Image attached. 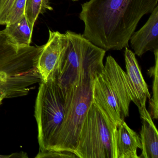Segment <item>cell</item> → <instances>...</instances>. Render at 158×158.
I'll return each mask as SVG.
<instances>
[{
	"mask_svg": "<svg viewBox=\"0 0 158 158\" xmlns=\"http://www.w3.org/2000/svg\"><path fill=\"white\" fill-rule=\"evenodd\" d=\"M158 0H89L81 5L83 35L105 51L121 50L143 16L151 13Z\"/></svg>",
	"mask_w": 158,
	"mask_h": 158,
	"instance_id": "cell-1",
	"label": "cell"
},
{
	"mask_svg": "<svg viewBox=\"0 0 158 158\" xmlns=\"http://www.w3.org/2000/svg\"><path fill=\"white\" fill-rule=\"evenodd\" d=\"M42 47H20L0 31V77L8 87V98L25 96L41 82L37 69Z\"/></svg>",
	"mask_w": 158,
	"mask_h": 158,
	"instance_id": "cell-2",
	"label": "cell"
},
{
	"mask_svg": "<svg viewBox=\"0 0 158 158\" xmlns=\"http://www.w3.org/2000/svg\"><path fill=\"white\" fill-rule=\"evenodd\" d=\"M65 34L66 47L56 78L63 89L97 77L104 69L106 52L81 34L69 30Z\"/></svg>",
	"mask_w": 158,
	"mask_h": 158,
	"instance_id": "cell-3",
	"label": "cell"
},
{
	"mask_svg": "<svg viewBox=\"0 0 158 158\" xmlns=\"http://www.w3.org/2000/svg\"><path fill=\"white\" fill-rule=\"evenodd\" d=\"M92 97V102L116 126L129 116L133 97L126 73L111 55L94 80Z\"/></svg>",
	"mask_w": 158,
	"mask_h": 158,
	"instance_id": "cell-4",
	"label": "cell"
},
{
	"mask_svg": "<svg viewBox=\"0 0 158 158\" xmlns=\"http://www.w3.org/2000/svg\"><path fill=\"white\" fill-rule=\"evenodd\" d=\"M95 78H88L66 89H62L65 97L63 121L50 149L40 158L52 152L75 154L83 123L92 102V86Z\"/></svg>",
	"mask_w": 158,
	"mask_h": 158,
	"instance_id": "cell-5",
	"label": "cell"
},
{
	"mask_svg": "<svg viewBox=\"0 0 158 158\" xmlns=\"http://www.w3.org/2000/svg\"><path fill=\"white\" fill-rule=\"evenodd\" d=\"M64 103V91L56 80L40 82L35 108L40 147L36 158L50 149L63 121Z\"/></svg>",
	"mask_w": 158,
	"mask_h": 158,
	"instance_id": "cell-6",
	"label": "cell"
},
{
	"mask_svg": "<svg viewBox=\"0 0 158 158\" xmlns=\"http://www.w3.org/2000/svg\"><path fill=\"white\" fill-rule=\"evenodd\" d=\"M115 127L92 102L83 123L75 154L79 158H116Z\"/></svg>",
	"mask_w": 158,
	"mask_h": 158,
	"instance_id": "cell-7",
	"label": "cell"
},
{
	"mask_svg": "<svg viewBox=\"0 0 158 158\" xmlns=\"http://www.w3.org/2000/svg\"><path fill=\"white\" fill-rule=\"evenodd\" d=\"M66 45L65 34L49 30L48 40L42 46L38 60L41 82L56 80Z\"/></svg>",
	"mask_w": 158,
	"mask_h": 158,
	"instance_id": "cell-8",
	"label": "cell"
},
{
	"mask_svg": "<svg viewBox=\"0 0 158 158\" xmlns=\"http://www.w3.org/2000/svg\"><path fill=\"white\" fill-rule=\"evenodd\" d=\"M125 48L126 73L133 95V102L137 106L139 110L146 109L147 99H150L151 98L148 85L142 76L135 53L127 47Z\"/></svg>",
	"mask_w": 158,
	"mask_h": 158,
	"instance_id": "cell-9",
	"label": "cell"
},
{
	"mask_svg": "<svg viewBox=\"0 0 158 158\" xmlns=\"http://www.w3.org/2000/svg\"><path fill=\"white\" fill-rule=\"evenodd\" d=\"M129 41L134 53L141 57L147 52L158 49V5L144 26L134 32Z\"/></svg>",
	"mask_w": 158,
	"mask_h": 158,
	"instance_id": "cell-10",
	"label": "cell"
},
{
	"mask_svg": "<svg viewBox=\"0 0 158 158\" xmlns=\"http://www.w3.org/2000/svg\"><path fill=\"white\" fill-rule=\"evenodd\" d=\"M114 142L116 158H139L137 149H141L140 137L124 121L115 127Z\"/></svg>",
	"mask_w": 158,
	"mask_h": 158,
	"instance_id": "cell-11",
	"label": "cell"
},
{
	"mask_svg": "<svg viewBox=\"0 0 158 158\" xmlns=\"http://www.w3.org/2000/svg\"><path fill=\"white\" fill-rule=\"evenodd\" d=\"M142 126L140 131L141 143L139 158H158V132L147 109L139 110Z\"/></svg>",
	"mask_w": 158,
	"mask_h": 158,
	"instance_id": "cell-12",
	"label": "cell"
},
{
	"mask_svg": "<svg viewBox=\"0 0 158 158\" xmlns=\"http://www.w3.org/2000/svg\"><path fill=\"white\" fill-rule=\"evenodd\" d=\"M33 28L25 15L15 23L6 24L3 30L7 36L15 44L20 47L30 46Z\"/></svg>",
	"mask_w": 158,
	"mask_h": 158,
	"instance_id": "cell-13",
	"label": "cell"
},
{
	"mask_svg": "<svg viewBox=\"0 0 158 158\" xmlns=\"http://www.w3.org/2000/svg\"><path fill=\"white\" fill-rule=\"evenodd\" d=\"M52 10L49 0H26L25 15L31 27L34 28L40 15Z\"/></svg>",
	"mask_w": 158,
	"mask_h": 158,
	"instance_id": "cell-14",
	"label": "cell"
},
{
	"mask_svg": "<svg viewBox=\"0 0 158 158\" xmlns=\"http://www.w3.org/2000/svg\"><path fill=\"white\" fill-rule=\"evenodd\" d=\"M155 57V64L148 70V74L152 77V97L149 101L150 114L152 119L158 118V49L153 51Z\"/></svg>",
	"mask_w": 158,
	"mask_h": 158,
	"instance_id": "cell-15",
	"label": "cell"
},
{
	"mask_svg": "<svg viewBox=\"0 0 158 158\" xmlns=\"http://www.w3.org/2000/svg\"><path fill=\"white\" fill-rule=\"evenodd\" d=\"M26 4V0H15L9 11L6 24L15 23L24 16Z\"/></svg>",
	"mask_w": 158,
	"mask_h": 158,
	"instance_id": "cell-16",
	"label": "cell"
},
{
	"mask_svg": "<svg viewBox=\"0 0 158 158\" xmlns=\"http://www.w3.org/2000/svg\"><path fill=\"white\" fill-rule=\"evenodd\" d=\"M15 0H1L0 25H6L9 11Z\"/></svg>",
	"mask_w": 158,
	"mask_h": 158,
	"instance_id": "cell-17",
	"label": "cell"
},
{
	"mask_svg": "<svg viewBox=\"0 0 158 158\" xmlns=\"http://www.w3.org/2000/svg\"><path fill=\"white\" fill-rule=\"evenodd\" d=\"M0 95H4L5 98H8V87L6 83L0 77Z\"/></svg>",
	"mask_w": 158,
	"mask_h": 158,
	"instance_id": "cell-18",
	"label": "cell"
},
{
	"mask_svg": "<svg viewBox=\"0 0 158 158\" xmlns=\"http://www.w3.org/2000/svg\"><path fill=\"white\" fill-rule=\"evenodd\" d=\"M16 158L17 153H13L9 155H0V158Z\"/></svg>",
	"mask_w": 158,
	"mask_h": 158,
	"instance_id": "cell-19",
	"label": "cell"
},
{
	"mask_svg": "<svg viewBox=\"0 0 158 158\" xmlns=\"http://www.w3.org/2000/svg\"><path fill=\"white\" fill-rule=\"evenodd\" d=\"M4 98H5V97H4V95H0V104H1L2 100Z\"/></svg>",
	"mask_w": 158,
	"mask_h": 158,
	"instance_id": "cell-20",
	"label": "cell"
},
{
	"mask_svg": "<svg viewBox=\"0 0 158 158\" xmlns=\"http://www.w3.org/2000/svg\"><path fill=\"white\" fill-rule=\"evenodd\" d=\"M71 1H78V0H71Z\"/></svg>",
	"mask_w": 158,
	"mask_h": 158,
	"instance_id": "cell-21",
	"label": "cell"
},
{
	"mask_svg": "<svg viewBox=\"0 0 158 158\" xmlns=\"http://www.w3.org/2000/svg\"><path fill=\"white\" fill-rule=\"evenodd\" d=\"M0 2H1V0H0Z\"/></svg>",
	"mask_w": 158,
	"mask_h": 158,
	"instance_id": "cell-22",
	"label": "cell"
}]
</instances>
